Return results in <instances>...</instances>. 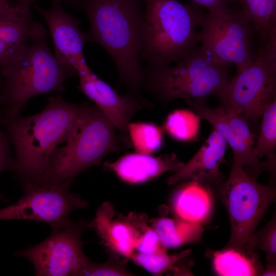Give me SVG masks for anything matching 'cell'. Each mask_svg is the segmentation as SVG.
Here are the masks:
<instances>
[{
	"instance_id": "obj_31",
	"label": "cell",
	"mask_w": 276,
	"mask_h": 276,
	"mask_svg": "<svg viewBox=\"0 0 276 276\" xmlns=\"http://www.w3.org/2000/svg\"><path fill=\"white\" fill-rule=\"evenodd\" d=\"M194 4L207 9L209 12H218L227 9L233 0H191Z\"/></svg>"
},
{
	"instance_id": "obj_29",
	"label": "cell",
	"mask_w": 276,
	"mask_h": 276,
	"mask_svg": "<svg viewBox=\"0 0 276 276\" xmlns=\"http://www.w3.org/2000/svg\"><path fill=\"white\" fill-rule=\"evenodd\" d=\"M10 144L8 136L0 122V174L4 171H15L16 164L11 153ZM0 200L7 201L1 193Z\"/></svg>"
},
{
	"instance_id": "obj_18",
	"label": "cell",
	"mask_w": 276,
	"mask_h": 276,
	"mask_svg": "<svg viewBox=\"0 0 276 276\" xmlns=\"http://www.w3.org/2000/svg\"><path fill=\"white\" fill-rule=\"evenodd\" d=\"M203 185L193 180L177 193L174 208L181 220L201 224L209 217L212 208V198Z\"/></svg>"
},
{
	"instance_id": "obj_16",
	"label": "cell",
	"mask_w": 276,
	"mask_h": 276,
	"mask_svg": "<svg viewBox=\"0 0 276 276\" xmlns=\"http://www.w3.org/2000/svg\"><path fill=\"white\" fill-rule=\"evenodd\" d=\"M227 143L214 129L195 155L179 170L168 178L171 186L186 179L218 185L222 181L219 166L224 156Z\"/></svg>"
},
{
	"instance_id": "obj_23",
	"label": "cell",
	"mask_w": 276,
	"mask_h": 276,
	"mask_svg": "<svg viewBox=\"0 0 276 276\" xmlns=\"http://www.w3.org/2000/svg\"><path fill=\"white\" fill-rule=\"evenodd\" d=\"M260 135L254 147V154L260 159L266 156L269 169L274 170L275 165L276 101L274 100L263 113Z\"/></svg>"
},
{
	"instance_id": "obj_10",
	"label": "cell",
	"mask_w": 276,
	"mask_h": 276,
	"mask_svg": "<svg viewBox=\"0 0 276 276\" xmlns=\"http://www.w3.org/2000/svg\"><path fill=\"white\" fill-rule=\"evenodd\" d=\"M86 225L84 221L70 219L52 225L51 233L46 239L15 255L28 260L36 275H81L88 260L83 251L81 237Z\"/></svg>"
},
{
	"instance_id": "obj_12",
	"label": "cell",
	"mask_w": 276,
	"mask_h": 276,
	"mask_svg": "<svg viewBox=\"0 0 276 276\" xmlns=\"http://www.w3.org/2000/svg\"><path fill=\"white\" fill-rule=\"evenodd\" d=\"M185 101L229 145L233 151L234 164L240 165L255 179L263 170L269 169L266 163H261L254 154V135L246 121L227 113L223 106L211 108L205 101L191 99Z\"/></svg>"
},
{
	"instance_id": "obj_25",
	"label": "cell",
	"mask_w": 276,
	"mask_h": 276,
	"mask_svg": "<svg viewBox=\"0 0 276 276\" xmlns=\"http://www.w3.org/2000/svg\"><path fill=\"white\" fill-rule=\"evenodd\" d=\"M200 118L197 114L186 110L178 109L166 118L164 129L173 139L187 141L195 138L198 133Z\"/></svg>"
},
{
	"instance_id": "obj_5",
	"label": "cell",
	"mask_w": 276,
	"mask_h": 276,
	"mask_svg": "<svg viewBox=\"0 0 276 276\" xmlns=\"http://www.w3.org/2000/svg\"><path fill=\"white\" fill-rule=\"evenodd\" d=\"M230 80L227 67L197 47L173 66L147 64L143 86L163 102L178 98L205 101L211 95L221 96Z\"/></svg>"
},
{
	"instance_id": "obj_27",
	"label": "cell",
	"mask_w": 276,
	"mask_h": 276,
	"mask_svg": "<svg viewBox=\"0 0 276 276\" xmlns=\"http://www.w3.org/2000/svg\"><path fill=\"white\" fill-rule=\"evenodd\" d=\"M275 220L273 219L266 226L258 233L253 234L249 239L246 248L248 252L254 250H263L266 254L268 265L275 266Z\"/></svg>"
},
{
	"instance_id": "obj_21",
	"label": "cell",
	"mask_w": 276,
	"mask_h": 276,
	"mask_svg": "<svg viewBox=\"0 0 276 276\" xmlns=\"http://www.w3.org/2000/svg\"><path fill=\"white\" fill-rule=\"evenodd\" d=\"M248 17L261 43L276 29V0H236Z\"/></svg>"
},
{
	"instance_id": "obj_20",
	"label": "cell",
	"mask_w": 276,
	"mask_h": 276,
	"mask_svg": "<svg viewBox=\"0 0 276 276\" xmlns=\"http://www.w3.org/2000/svg\"><path fill=\"white\" fill-rule=\"evenodd\" d=\"M93 225L100 236L118 252L127 257H131L140 234L130 223L115 221L109 226L96 216Z\"/></svg>"
},
{
	"instance_id": "obj_19",
	"label": "cell",
	"mask_w": 276,
	"mask_h": 276,
	"mask_svg": "<svg viewBox=\"0 0 276 276\" xmlns=\"http://www.w3.org/2000/svg\"><path fill=\"white\" fill-rule=\"evenodd\" d=\"M154 231L165 248H174L199 240L204 231L201 224L168 218L157 219Z\"/></svg>"
},
{
	"instance_id": "obj_6",
	"label": "cell",
	"mask_w": 276,
	"mask_h": 276,
	"mask_svg": "<svg viewBox=\"0 0 276 276\" xmlns=\"http://www.w3.org/2000/svg\"><path fill=\"white\" fill-rule=\"evenodd\" d=\"M116 129L96 105H91L76 136L50 155L41 185L72 181L83 170L99 165L106 155L118 151Z\"/></svg>"
},
{
	"instance_id": "obj_3",
	"label": "cell",
	"mask_w": 276,
	"mask_h": 276,
	"mask_svg": "<svg viewBox=\"0 0 276 276\" xmlns=\"http://www.w3.org/2000/svg\"><path fill=\"white\" fill-rule=\"evenodd\" d=\"M141 60L147 64L177 62L200 42L205 13L195 4L178 0H143Z\"/></svg>"
},
{
	"instance_id": "obj_8",
	"label": "cell",
	"mask_w": 276,
	"mask_h": 276,
	"mask_svg": "<svg viewBox=\"0 0 276 276\" xmlns=\"http://www.w3.org/2000/svg\"><path fill=\"white\" fill-rule=\"evenodd\" d=\"M220 196L231 226L227 247L244 249L263 214L274 201L275 190L269 185L257 182L242 167L233 164L228 178L221 185Z\"/></svg>"
},
{
	"instance_id": "obj_22",
	"label": "cell",
	"mask_w": 276,
	"mask_h": 276,
	"mask_svg": "<svg viewBox=\"0 0 276 276\" xmlns=\"http://www.w3.org/2000/svg\"><path fill=\"white\" fill-rule=\"evenodd\" d=\"M240 250H241L229 248L214 253L213 263L218 274L222 276H253L258 274V270L253 260Z\"/></svg>"
},
{
	"instance_id": "obj_14",
	"label": "cell",
	"mask_w": 276,
	"mask_h": 276,
	"mask_svg": "<svg viewBox=\"0 0 276 276\" xmlns=\"http://www.w3.org/2000/svg\"><path fill=\"white\" fill-rule=\"evenodd\" d=\"M61 2L52 0L50 7L46 9L36 5H34V8L48 26L55 56L78 72L88 67L83 54V47L86 42L85 35L79 29L80 21L64 10Z\"/></svg>"
},
{
	"instance_id": "obj_28",
	"label": "cell",
	"mask_w": 276,
	"mask_h": 276,
	"mask_svg": "<svg viewBox=\"0 0 276 276\" xmlns=\"http://www.w3.org/2000/svg\"><path fill=\"white\" fill-rule=\"evenodd\" d=\"M131 273L123 267L112 262L99 264L89 259L81 275H130Z\"/></svg>"
},
{
	"instance_id": "obj_33",
	"label": "cell",
	"mask_w": 276,
	"mask_h": 276,
	"mask_svg": "<svg viewBox=\"0 0 276 276\" xmlns=\"http://www.w3.org/2000/svg\"><path fill=\"white\" fill-rule=\"evenodd\" d=\"M233 1H236V0H233Z\"/></svg>"
},
{
	"instance_id": "obj_11",
	"label": "cell",
	"mask_w": 276,
	"mask_h": 276,
	"mask_svg": "<svg viewBox=\"0 0 276 276\" xmlns=\"http://www.w3.org/2000/svg\"><path fill=\"white\" fill-rule=\"evenodd\" d=\"M72 181L51 185L28 182L22 196L14 203L0 209V220H25L40 221L51 226L64 223L76 209L88 203L76 193H71Z\"/></svg>"
},
{
	"instance_id": "obj_32",
	"label": "cell",
	"mask_w": 276,
	"mask_h": 276,
	"mask_svg": "<svg viewBox=\"0 0 276 276\" xmlns=\"http://www.w3.org/2000/svg\"><path fill=\"white\" fill-rule=\"evenodd\" d=\"M37 0H15L16 7L25 10H31V6Z\"/></svg>"
},
{
	"instance_id": "obj_2",
	"label": "cell",
	"mask_w": 276,
	"mask_h": 276,
	"mask_svg": "<svg viewBox=\"0 0 276 276\" xmlns=\"http://www.w3.org/2000/svg\"><path fill=\"white\" fill-rule=\"evenodd\" d=\"M89 21L86 42L103 47L114 61L121 83L140 97L144 15L143 0H78Z\"/></svg>"
},
{
	"instance_id": "obj_13",
	"label": "cell",
	"mask_w": 276,
	"mask_h": 276,
	"mask_svg": "<svg viewBox=\"0 0 276 276\" xmlns=\"http://www.w3.org/2000/svg\"><path fill=\"white\" fill-rule=\"evenodd\" d=\"M48 37L45 28L33 19L31 10L0 0V71L9 68L33 41Z\"/></svg>"
},
{
	"instance_id": "obj_15",
	"label": "cell",
	"mask_w": 276,
	"mask_h": 276,
	"mask_svg": "<svg viewBox=\"0 0 276 276\" xmlns=\"http://www.w3.org/2000/svg\"><path fill=\"white\" fill-rule=\"evenodd\" d=\"M77 74L79 78L78 89L94 101L116 129L125 136L130 120L142 106L143 98L130 92L120 94L89 67Z\"/></svg>"
},
{
	"instance_id": "obj_4",
	"label": "cell",
	"mask_w": 276,
	"mask_h": 276,
	"mask_svg": "<svg viewBox=\"0 0 276 276\" xmlns=\"http://www.w3.org/2000/svg\"><path fill=\"white\" fill-rule=\"evenodd\" d=\"M47 39L33 41L9 68L0 71V117L20 114L37 95L63 92L66 79L78 75L74 67L51 51Z\"/></svg>"
},
{
	"instance_id": "obj_1",
	"label": "cell",
	"mask_w": 276,
	"mask_h": 276,
	"mask_svg": "<svg viewBox=\"0 0 276 276\" xmlns=\"http://www.w3.org/2000/svg\"><path fill=\"white\" fill-rule=\"evenodd\" d=\"M91 105L75 104L60 95H50L45 107L27 117H0L2 126L13 146L15 172L23 185H41L49 158L58 146L78 133Z\"/></svg>"
},
{
	"instance_id": "obj_26",
	"label": "cell",
	"mask_w": 276,
	"mask_h": 276,
	"mask_svg": "<svg viewBox=\"0 0 276 276\" xmlns=\"http://www.w3.org/2000/svg\"><path fill=\"white\" fill-rule=\"evenodd\" d=\"M186 250L178 255L170 256L165 249L150 254L137 253L131 258L137 264L154 274H160L174 268V264L181 258L190 254Z\"/></svg>"
},
{
	"instance_id": "obj_17",
	"label": "cell",
	"mask_w": 276,
	"mask_h": 276,
	"mask_svg": "<svg viewBox=\"0 0 276 276\" xmlns=\"http://www.w3.org/2000/svg\"><path fill=\"white\" fill-rule=\"evenodd\" d=\"M185 163L173 154L154 157L136 152L126 154L104 166L111 170L123 181L139 183L156 178L168 171L176 172Z\"/></svg>"
},
{
	"instance_id": "obj_7",
	"label": "cell",
	"mask_w": 276,
	"mask_h": 276,
	"mask_svg": "<svg viewBox=\"0 0 276 276\" xmlns=\"http://www.w3.org/2000/svg\"><path fill=\"white\" fill-rule=\"evenodd\" d=\"M276 36L269 37L254 61L237 73L220 96L226 112L245 121L259 118L275 100Z\"/></svg>"
},
{
	"instance_id": "obj_24",
	"label": "cell",
	"mask_w": 276,
	"mask_h": 276,
	"mask_svg": "<svg viewBox=\"0 0 276 276\" xmlns=\"http://www.w3.org/2000/svg\"><path fill=\"white\" fill-rule=\"evenodd\" d=\"M127 130L136 152L151 154L157 151L162 146V129L153 123L129 122Z\"/></svg>"
},
{
	"instance_id": "obj_9",
	"label": "cell",
	"mask_w": 276,
	"mask_h": 276,
	"mask_svg": "<svg viewBox=\"0 0 276 276\" xmlns=\"http://www.w3.org/2000/svg\"><path fill=\"white\" fill-rule=\"evenodd\" d=\"M201 49L218 63L235 64L237 73L254 60L255 34L248 17L241 9L228 8L205 13L200 25Z\"/></svg>"
},
{
	"instance_id": "obj_30",
	"label": "cell",
	"mask_w": 276,
	"mask_h": 276,
	"mask_svg": "<svg viewBox=\"0 0 276 276\" xmlns=\"http://www.w3.org/2000/svg\"><path fill=\"white\" fill-rule=\"evenodd\" d=\"M164 249L154 229H147L140 235L135 247L137 253L144 254H153Z\"/></svg>"
}]
</instances>
